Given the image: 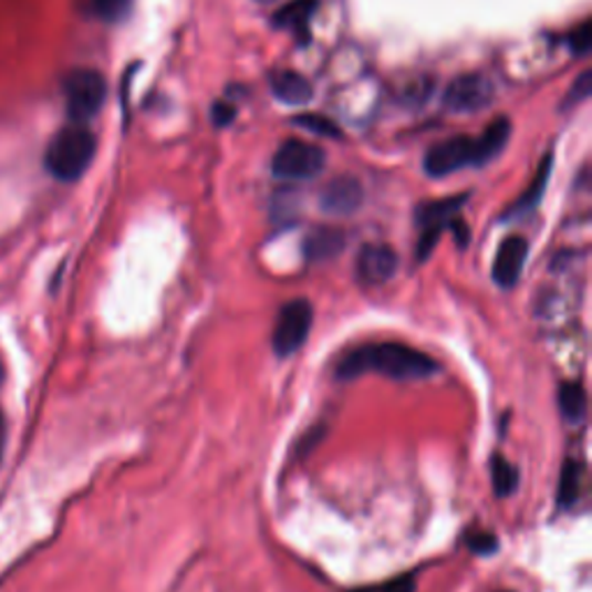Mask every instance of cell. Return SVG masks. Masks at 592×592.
I'll return each mask as SVG.
<instances>
[{"mask_svg":"<svg viewBox=\"0 0 592 592\" xmlns=\"http://www.w3.org/2000/svg\"><path fill=\"white\" fill-rule=\"evenodd\" d=\"M366 373L392 380H428L440 373V364L430 354L403 343H371L347 352L336 368V377L343 382Z\"/></svg>","mask_w":592,"mask_h":592,"instance_id":"6da1fadb","label":"cell"},{"mask_svg":"<svg viewBox=\"0 0 592 592\" xmlns=\"http://www.w3.org/2000/svg\"><path fill=\"white\" fill-rule=\"evenodd\" d=\"M95 156V137L86 131L84 125H70L51 139L44 165L49 174L59 178V181H76L82 178L89 165L93 163Z\"/></svg>","mask_w":592,"mask_h":592,"instance_id":"7a4b0ae2","label":"cell"},{"mask_svg":"<svg viewBox=\"0 0 592 592\" xmlns=\"http://www.w3.org/2000/svg\"><path fill=\"white\" fill-rule=\"evenodd\" d=\"M107 100L105 76L95 70H74L65 80V107L76 125L97 116Z\"/></svg>","mask_w":592,"mask_h":592,"instance_id":"3957f363","label":"cell"},{"mask_svg":"<svg viewBox=\"0 0 592 592\" xmlns=\"http://www.w3.org/2000/svg\"><path fill=\"white\" fill-rule=\"evenodd\" d=\"M313 329V305L308 299H292L280 308L273 326V352L280 359H288L299 352L311 336Z\"/></svg>","mask_w":592,"mask_h":592,"instance_id":"277c9868","label":"cell"},{"mask_svg":"<svg viewBox=\"0 0 592 592\" xmlns=\"http://www.w3.org/2000/svg\"><path fill=\"white\" fill-rule=\"evenodd\" d=\"M326 165L324 150L315 144L290 139L278 148L273 156V176L282 178V181H311V178L320 176Z\"/></svg>","mask_w":592,"mask_h":592,"instance_id":"5b68a950","label":"cell"},{"mask_svg":"<svg viewBox=\"0 0 592 592\" xmlns=\"http://www.w3.org/2000/svg\"><path fill=\"white\" fill-rule=\"evenodd\" d=\"M496 89L481 74H463L445 91V107L458 114H475L494 102Z\"/></svg>","mask_w":592,"mask_h":592,"instance_id":"8992f818","label":"cell"},{"mask_svg":"<svg viewBox=\"0 0 592 592\" xmlns=\"http://www.w3.org/2000/svg\"><path fill=\"white\" fill-rule=\"evenodd\" d=\"M463 201H466V195L419 206V211H417V222L422 225V241H419V252H417L419 260H426V257L430 255V250L435 248L437 239H440L445 227L451 225Z\"/></svg>","mask_w":592,"mask_h":592,"instance_id":"52a82bcc","label":"cell"},{"mask_svg":"<svg viewBox=\"0 0 592 592\" xmlns=\"http://www.w3.org/2000/svg\"><path fill=\"white\" fill-rule=\"evenodd\" d=\"M470 165H475V139L470 137H454L443 144H435L424 158V169L433 178L449 176Z\"/></svg>","mask_w":592,"mask_h":592,"instance_id":"ba28073f","label":"cell"},{"mask_svg":"<svg viewBox=\"0 0 592 592\" xmlns=\"http://www.w3.org/2000/svg\"><path fill=\"white\" fill-rule=\"evenodd\" d=\"M398 255L394 248L384 246V243H371L364 246L362 252H359L356 260V276L364 285H384V282L392 280L398 271Z\"/></svg>","mask_w":592,"mask_h":592,"instance_id":"9c48e42d","label":"cell"},{"mask_svg":"<svg viewBox=\"0 0 592 592\" xmlns=\"http://www.w3.org/2000/svg\"><path fill=\"white\" fill-rule=\"evenodd\" d=\"M528 241L523 237H509L500 243L494 260V280L502 290H511L523 276L528 260Z\"/></svg>","mask_w":592,"mask_h":592,"instance_id":"30bf717a","label":"cell"},{"mask_svg":"<svg viewBox=\"0 0 592 592\" xmlns=\"http://www.w3.org/2000/svg\"><path fill=\"white\" fill-rule=\"evenodd\" d=\"M364 204V188L352 176H339L320 195V206L331 216H352Z\"/></svg>","mask_w":592,"mask_h":592,"instance_id":"8fae6325","label":"cell"},{"mask_svg":"<svg viewBox=\"0 0 592 592\" xmlns=\"http://www.w3.org/2000/svg\"><path fill=\"white\" fill-rule=\"evenodd\" d=\"M271 93L276 100L285 102L290 107H301L313 100V84L303 74L285 70L271 76Z\"/></svg>","mask_w":592,"mask_h":592,"instance_id":"7c38bea8","label":"cell"},{"mask_svg":"<svg viewBox=\"0 0 592 592\" xmlns=\"http://www.w3.org/2000/svg\"><path fill=\"white\" fill-rule=\"evenodd\" d=\"M318 10V0H294V3L280 8L273 17L276 29L290 31L301 42L311 33V19Z\"/></svg>","mask_w":592,"mask_h":592,"instance_id":"4fadbf2b","label":"cell"},{"mask_svg":"<svg viewBox=\"0 0 592 592\" xmlns=\"http://www.w3.org/2000/svg\"><path fill=\"white\" fill-rule=\"evenodd\" d=\"M343 248H345V235L341 229H333V227L315 229L303 243L305 257L311 262L333 260V257H339L343 252Z\"/></svg>","mask_w":592,"mask_h":592,"instance_id":"5bb4252c","label":"cell"},{"mask_svg":"<svg viewBox=\"0 0 592 592\" xmlns=\"http://www.w3.org/2000/svg\"><path fill=\"white\" fill-rule=\"evenodd\" d=\"M509 135H511V125L507 118H498L488 125L484 135L475 139V165L481 167L486 163H491L496 156H500V150L505 148Z\"/></svg>","mask_w":592,"mask_h":592,"instance_id":"9a60e30c","label":"cell"},{"mask_svg":"<svg viewBox=\"0 0 592 592\" xmlns=\"http://www.w3.org/2000/svg\"><path fill=\"white\" fill-rule=\"evenodd\" d=\"M558 403H560V412L562 417L568 422H583L588 415V396H585V387L581 382H562L560 384V392H558Z\"/></svg>","mask_w":592,"mask_h":592,"instance_id":"2e32d148","label":"cell"},{"mask_svg":"<svg viewBox=\"0 0 592 592\" xmlns=\"http://www.w3.org/2000/svg\"><path fill=\"white\" fill-rule=\"evenodd\" d=\"M581 481H583V468L581 463L570 458L564 460L562 472H560V484H558V505L560 509H568L577 505L581 496Z\"/></svg>","mask_w":592,"mask_h":592,"instance_id":"e0dca14e","label":"cell"},{"mask_svg":"<svg viewBox=\"0 0 592 592\" xmlns=\"http://www.w3.org/2000/svg\"><path fill=\"white\" fill-rule=\"evenodd\" d=\"M491 479H494V491L500 498H509L519 486V470L513 468L505 456L496 454L491 460Z\"/></svg>","mask_w":592,"mask_h":592,"instance_id":"ac0fdd59","label":"cell"},{"mask_svg":"<svg viewBox=\"0 0 592 592\" xmlns=\"http://www.w3.org/2000/svg\"><path fill=\"white\" fill-rule=\"evenodd\" d=\"M549 174H551V156H547V160H544L542 169H539V176L532 181L530 190L521 199H517V204L511 206V209L507 211V216H523L526 211L534 209V206L539 204V199H542V193H544L547 181H549Z\"/></svg>","mask_w":592,"mask_h":592,"instance_id":"d6986e66","label":"cell"},{"mask_svg":"<svg viewBox=\"0 0 592 592\" xmlns=\"http://www.w3.org/2000/svg\"><path fill=\"white\" fill-rule=\"evenodd\" d=\"M86 12L97 17L100 21L116 23L123 21L133 8V0H84Z\"/></svg>","mask_w":592,"mask_h":592,"instance_id":"ffe728a7","label":"cell"},{"mask_svg":"<svg viewBox=\"0 0 592 592\" xmlns=\"http://www.w3.org/2000/svg\"><path fill=\"white\" fill-rule=\"evenodd\" d=\"M417 590V581L415 574H403L396 579H390L384 583L377 585H364V588H354L350 592H415Z\"/></svg>","mask_w":592,"mask_h":592,"instance_id":"44dd1931","label":"cell"},{"mask_svg":"<svg viewBox=\"0 0 592 592\" xmlns=\"http://www.w3.org/2000/svg\"><path fill=\"white\" fill-rule=\"evenodd\" d=\"M466 544L472 553L477 555H494L498 549H500V542H498V537L494 532H470L466 537Z\"/></svg>","mask_w":592,"mask_h":592,"instance_id":"7402d4cb","label":"cell"},{"mask_svg":"<svg viewBox=\"0 0 592 592\" xmlns=\"http://www.w3.org/2000/svg\"><path fill=\"white\" fill-rule=\"evenodd\" d=\"M592 46V23L583 21L579 29L570 35V49L577 56H585Z\"/></svg>","mask_w":592,"mask_h":592,"instance_id":"603a6c76","label":"cell"},{"mask_svg":"<svg viewBox=\"0 0 592 592\" xmlns=\"http://www.w3.org/2000/svg\"><path fill=\"white\" fill-rule=\"evenodd\" d=\"M301 125H305L311 133H320V135H339V127L333 125L331 121H324V118H318V116H305V118H299Z\"/></svg>","mask_w":592,"mask_h":592,"instance_id":"cb8c5ba5","label":"cell"},{"mask_svg":"<svg viewBox=\"0 0 592 592\" xmlns=\"http://www.w3.org/2000/svg\"><path fill=\"white\" fill-rule=\"evenodd\" d=\"M235 116H237L235 107L225 105V102H218V105L214 107V121H216V125H218V127H222V125H229L231 121H235Z\"/></svg>","mask_w":592,"mask_h":592,"instance_id":"d4e9b609","label":"cell"},{"mask_svg":"<svg viewBox=\"0 0 592 592\" xmlns=\"http://www.w3.org/2000/svg\"><path fill=\"white\" fill-rule=\"evenodd\" d=\"M588 95H590V72H583V74L579 76L577 89H572L570 100H572V102H579V100H585Z\"/></svg>","mask_w":592,"mask_h":592,"instance_id":"484cf974","label":"cell"},{"mask_svg":"<svg viewBox=\"0 0 592 592\" xmlns=\"http://www.w3.org/2000/svg\"><path fill=\"white\" fill-rule=\"evenodd\" d=\"M3 447H6V419L3 412H0V456H3Z\"/></svg>","mask_w":592,"mask_h":592,"instance_id":"4316f807","label":"cell"},{"mask_svg":"<svg viewBox=\"0 0 592 592\" xmlns=\"http://www.w3.org/2000/svg\"><path fill=\"white\" fill-rule=\"evenodd\" d=\"M257 3H264V6H269V3H276V0H257Z\"/></svg>","mask_w":592,"mask_h":592,"instance_id":"83f0119b","label":"cell"},{"mask_svg":"<svg viewBox=\"0 0 592 592\" xmlns=\"http://www.w3.org/2000/svg\"><path fill=\"white\" fill-rule=\"evenodd\" d=\"M3 375H6V371H3V364H0V382H3Z\"/></svg>","mask_w":592,"mask_h":592,"instance_id":"f1b7e54d","label":"cell"},{"mask_svg":"<svg viewBox=\"0 0 592 592\" xmlns=\"http://www.w3.org/2000/svg\"><path fill=\"white\" fill-rule=\"evenodd\" d=\"M502 592H511V590H502Z\"/></svg>","mask_w":592,"mask_h":592,"instance_id":"f546056e","label":"cell"}]
</instances>
